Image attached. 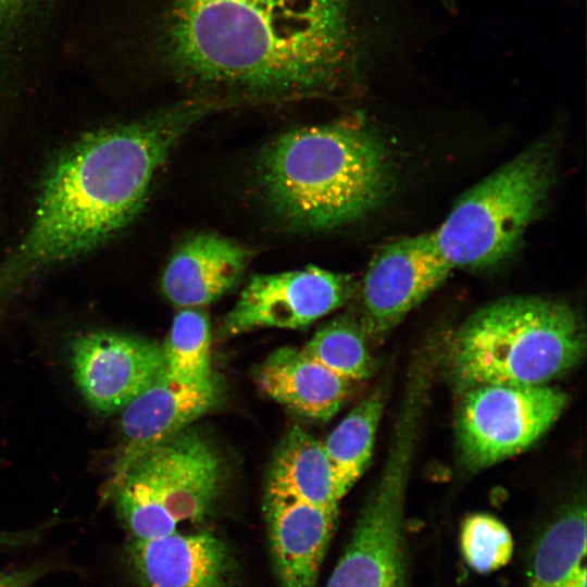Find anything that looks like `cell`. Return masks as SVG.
Returning a JSON list of instances; mask_svg holds the SVG:
<instances>
[{
	"label": "cell",
	"instance_id": "ffe728a7",
	"mask_svg": "<svg viewBox=\"0 0 587 587\" xmlns=\"http://www.w3.org/2000/svg\"><path fill=\"white\" fill-rule=\"evenodd\" d=\"M385 402L386 390L376 387L322 442L330 466L334 494L339 501L369 466Z\"/></svg>",
	"mask_w": 587,
	"mask_h": 587
},
{
	"label": "cell",
	"instance_id": "4fadbf2b",
	"mask_svg": "<svg viewBox=\"0 0 587 587\" xmlns=\"http://www.w3.org/2000/svg\"><path fill=\"white\" fill-rule=\"evenodd\" d=\"M217 380L203 385H180L164 373L128 403L121 415V447L105 488L149 449L190 427L220 400Z\"/></svg>",
	"mask_w": 587,
	"mask_h": 587
},
{
	"label": "cell",
	"instance_id": "d4e9b609",
	"mask_svg": "<svg viewBox=\"0 0 587 587\" xmlns=\"http://www.w3.org/2000/svg\"><path fill=\"white\" fill-rule=\"evenodd\" d=\"M52 528V522L22 530H0V550H15L37 544Z\"/></svg>",
	"mask_w": 587,
	"mask_h": 587
},
{
	"label": "cell",
	"instance_id": "ba28073f",
	"mask_svg": "<svg viewBox=\"0 0 587 587\" xmlns=\"http://www.w3.org/2000/svg\"><path fill=\"white\" fill-rule=\"evenodd\" d=\"M567 401L549 384H487L462 391L455 425L461 461L476 471L526 450L559 420Z\"/></svg>",
	"mask_w": 587,
	"mask_h": 587
},
{
	"label": "cell",
	"instance_id": "7402d4cb",
	"mask_svg": "<svg viewBox=\"0 0 587 587\" xmlns=\"http://www.w3.org/2000/svg\"><path fill=\"white\" fill-rule=\"evenodd\" d=\"M300 350L353 383L369 378L375 369L361 324L344 316L322 325Z\"/></svg>",
	"mask_w": 587,
	"mask_h": 587
},
{
	"label": "cell",
	"instance_id": "cb8c5ba5",
	"mask_svg": "<svg viewBox=\"0 0 587 587\" xmlns=\"http://www.w3.org/2000/svg\"><path fill=\"white\" fill-rule=\"evenodd\" d=\"M59 566L49 561L0 572V587H33L40 578Z\"/></svg>",
	"mask_w": 587,
	"mask_h": 587
},
{
	"label": "cell",
	"instance_id": "ac0fdd59",
	"mask_svg": "<svg viewBox=\"0 0 587 587\" xmlns=\"http://www.w3.org/2000/svg\"><path fill=\"white\" fill-rule=\"evenodd\" d=\"M265 494L294 496L338 513L323 444L297 425L289 429L270 463Z\"/></svg>",
	"mask_w": 587,
	"mask_h": 587
},
{
	"label": "cell",
	"instance_id": "277c9868",
	"mask_svg": "<svg viewBox=\"0 0 587 587\" xmlns=\"http://www.w3.org/2000/svg\"><path fill=\"white\" fill-rule=\"evenodd\" d=\"M584 323L569 304L540 297L501 298L473 313L449 348L462 392L487 384L547 385L583 359Z\"/></svg>",
	"mask_w": 587,
	"mask_h": 587
},
{
	"label": "cell",
	"instance_id": "8992f818",
	"mask_svg": "<svg viewBox=\"0 0 587 587\" xmlns=\"http://www.w3.org/2000/svg\"><path fill=\"white\" fill-rule=\"evenodd\" d=\"M223 461L191 426L137 458L110 487L117 517L134 539H153L203 521L223 487Z\"/></svg>",
	"mask_w": 587,
	"mask_h": 587
},
{
	"label": "cell",
	"instance_id": "603a6c76",
	"mask_svg": "<svg viewBox=\"0 0 587 587\" xmlns=\"http://www.w3.org/2000/svg\"><path fill=\"white\" fill-rule=\"evenodd\" d=\"M513 549L511 532L494 515L474 513L462 522L460 550L464 562L474 572L488 574L505 566Z\"/></svg>",
	"mask_w": 587,
	"mask_h": 587
},
{
	"label": "cell",
	"instance_id": "d6986e66",
	"mask_svg": "<svg viewBox=\"0 0 587 587\" xmlns=\"http://www.w3.org/2000/svg\"><path fill=\"white\" fill-rule=\"evenodd\" d=\"M586 505H566L533 549L527 587H586Z\"/></svg>",
	"mask_w": 587,
	"mask_h": 587
},
{
	"label": "cell",
	"instance_id": "8fae6325",
	"mask_svg": "<svg viewBox=\"0 0 587 587\" xmlns=\"http://www.w3.org/2000/svg\"><path fill=\"white\" fill-rule=\"evenodd\" d=\"M452 270L433 232L385 245L363 279L360 324L366 336L378 337L392 329L438 289Z\"/></svg>",
	"mask_w": 587,
	"mask_h": 587
},
{
	"label": "cell",
	"instance_id": "3957f363",
	"mask_svg": "<svg viewBox=\"0 0 587 587\" xmlns=\"http://www.w3.org/2000/svg\"><path fill=\"white\" fill-rule=\"evenodd\" d=\"M258 173L275 216L300 230L366 216L387 200L395 183L386 145L360 116L282 134L262 152Z\"/></svg>",
	"mask_w": 587,
	"mask_h": 587
},
{
	"label": "cell",
	"instance_id": "30bf717a",
	"mask_svg": "<svg viewBox=\"0 0 587 587\" xmlns=\"http://www.w3.org/2000/svg\"><path fill=\"white\" fill-rule=\"evenodd\" d=\"M353 279L316 266L253 275L226 314L223 336L258 328H304L348 302Z\"/></svg>",
	"mask_w": 587,
	"mask_h": 587
},
{
	"label": "cell",
	"instance_id": "52a82bcc",
	"mask_svg": "<svg viewBox=\"0 0 587 587\" xmlns=\"http://www.w3.org/2000/svg\"><path fill=\"white\" fill-rule=\"evenodd\" d=\"M383 471L325 587H405L404 502L417 424L399 419Z\"/></svg>",
	"mask_w": 587,
	"mask_h": 587
},
{
	"label": "cell",
	"instance_id": "484cf974",
	"mask_svg": "<svg viewBox=\"0 0 587 587\" xmlns=\"http://www.w3.org/2000/svg\"><path fill=\"white\" fill-rule=\"evenodd\" d=\"M445 1L447 4H450L451 0H442Z\"/></svg>",
	"mask_w": 587,
	"mask_h": 587
},
{
	"label": "cell",
	"instance_id": "7a4b0ae2",
	"mask_svg": "<svg viewBox=\"0 0 587 587\" xmlns=\"http://www.w3.org/2000/svg\"><path fill=\"white\" fill-rule=\"evenodd\" d=\"M215 110L200 100L176 101L88 132L64 148L42 178L27 230L0 261V314L38 276L123 229L171 149Z\"/></svg>",
	"mask_w": 587,
	"mask_h": 587
},
{
	"label": "cell",
	"instance_id": "6da1fadb",
	"mask_svg": "<svg viewBox=\"0 0 587 587\" xmlns=\"http://www.w3.org/2000/svg\"><path fill=\"white\" fill-rule=\"evenodd\" d=\"M391 0H80L75 71L149 82L217 109L362 90L391 55Z\"/></svg>",
	"mask_w": 587,
	"mask_h": 587
},
{
	"label": "cell",
	"instance_id": "9c48e42d",
	"mask_svg": "<svg viewBox=\"0 0 587 587\" xmlns=\"http://www.w3.org/2000/svg\"><path fill=\"white\" fill-rule=\"evenodd\" d=\"M77 0H0V108H15L64 68Z\"/></svg>",
	"mask_w": 587,
	"mask_h": 587
},
{
	"label": "cell",
	"instance_id": "5b68a950",
	"mask_svg": "<svg viewBox=\"0 0 587 587\" xmlns=\"http://www.w3.org/2000/svg\"><path fill=\"white\" fill-rule=\"evenodd\" d=\"M552 182V147L546 141L485 177L433 230L445 259L453 268H486L508 259L542 210Z\"/></svg>",
	"mask_w": 587,
	"mask_h": 587
},
{
	"label": "cell",
	"instance_id": "5bb4252c",
	"mask_svg": "<svg viewBox=\"0 0 587 587\" xmlns=\"http://www.w3.org/2000/svg\"><path fill=\"white\" fill-rule=\"evenodd\" d=\"M123 559L139 587H230L233 578L227 547L208 532L132 538Z\"/></svg>",
	"mask_w": 587,
	"mask_h": 587
},
{
	"label": "cell",
	"instance_id": "7c38bea8",
	"mask_svg": "<svg viewBox=\"0 0 587 587\" xmlns=\"http://www.w3.org/2000/svg\"><path fill=\"white\" fill-rule=\"evenodd\" d=\"M70 361L85 401L101 414L122 411L165 371L161 345L115 332H91L74 338Z\"/></svg>",
	"mask_w": 587,
	"mask_h": 587
},
{
	"label": "cell",
	"instance_id": "2e32d148",
	"mask_svg": "<svg viewBox=\"0 0 587 587\" xmlns=\"http://www.w3.org/2000/svg\"><path fill=\"white\" fill-rule=\"evenodd\" d=\"M250 251L214 233L187 238L167 262L161 289L179 308L203 307L232 290L243 275Z\"/></svg>",
	"mask_w": 587,
	"mask_h": 587
},
{
	"label": "cell",
	"instance_id": "e0dca14e",
	"mask_svg": "<svg viewBox=\"0 0 587 587\" xmlns=\"http://www.w3.org/2000/svg\"><path fill=\"white\" fill-rule=\"evenodd\" d=\"M255 376L265 395L314 422L329 421L348 400L353 386V382L294 347L274 350L258 367Z\"/></svg>",
	"mask_w": 587,
	"mask_h": 587
},
{
	"label": "cell",
	"instance_id": "44dd1931",
	"mask_svg": "<svg viewBox=\"0 0 587 587\" xmlns=\"http://www.w3.org/2000/svg\"><path fill=\"white\" fill-rule=\"evenodd\" d=\"M211 340L208 313L201 307L182 308L162 346L165 375L180 385L203 386L214 382Z\"/></svg>",
	"mask_w": 587,
	"mask_h": 587
},
{
	"label": "cell",
	"instance_id": "9a60e30c",
	"mask_svg": "<svg viewBox=\"0 0 587 587\" xmlns=\"http://www.w3.org/2000/svg\"><path fill=\"white\" fill-rule=\"evenodd\" d=\"M264 511L280 586L314 587L338 513L272 494H265Z\"/></svg>",
	"mask_w": 587,
	"mask_h": 587
}]
</instances>
